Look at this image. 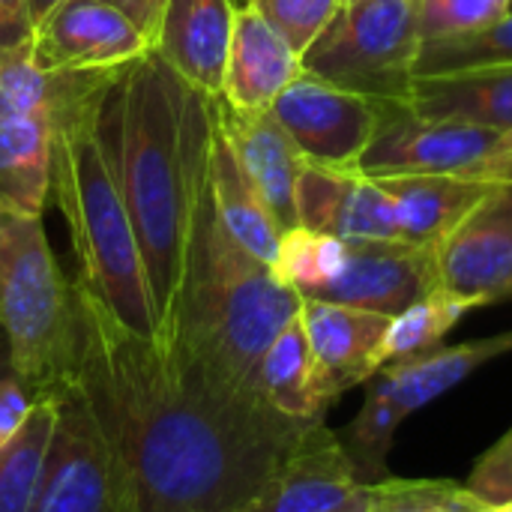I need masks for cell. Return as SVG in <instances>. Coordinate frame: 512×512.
<instances>
[{"mask_svg": "<svg viewBox=\"0 0 512 512\" xmlns=\"http://www.w3.org/2000/svg\"><path fill=\"white\" fill-rule=\"evenodd\" d=\"M297 225L339 240H399L390 198L357 168L306 165L297 180Z\"/></svg>", "mask_w": 512, "mask_h": 512, "instance_id": "e0dca14e", "label": "cell"}, {"mask_svg": "<svg viewBox=\"0 0 512 512\" xmlns=\"http://www.w3.org/2000/svg\"><path fill=\"white\" fill-rule=\"evenodd\" d=\"M390 198L399 240L435 249L492 189V183L459 174H405L375 180Z\"/></svg>", "mask_w": 512, "mask_h": 512, "instance_id": "ffe728a7", "label": "cell"}, {"mask_svg": "<svg viewBox=\"0 0 512 512\" xmlns=\"http://www.w3.org/2000/svg\"><path fill=\"white\" fill-rule=\"evenodd\" d=\"M366 507H369V492H366L357 504H351L348 510H342V512H366Z\"/></svg>", "mask_w": 512, "mask_h": 512, "instance_id": "60d3db41", "label": "cell"}, {"mask_svg": "<svg viewBox=\"0 0 512 512\" xmlns=\"http://www.w3.org/2000/svg\"><path fill=\"white\" fill-rule=\"evenodd\" d=\"M0 330L12 375L36 399L57 396L75 378L81 348L75 282L60 270L42 216L0 210Z\"/></svg>", "mask_w": 512, "mask_h": 512, "instance_id": "5b68a950", "label": "cell"}, {"mask_svg": "<svg viewBox=\"0 0 512 512\" xmlns=\"http://www.w3.org/2000/svg\"><path fill=\"white\" fill-rule=\"evenodd\" d=\"M369 492L339 432L312 423L246 512H342Z\"/></svg>", "mask_w": 512, "mask_h": 512, "instance_id": "5bb4252c", "label": "cell"}, {"mask_svg": "<svg viewBox=\"0 0 512 512\" xmlns=\"http://www.w3.org/2000/svg\"><path fill=\"white\" fill-rule=\"evenodd\" d=\"M243 3V0H240ZM303 57L306 48L324 33L345 0H249Z\"/></svg>", "mask_w": 512, "mask_h": 512, "instance_id": "4dcf8cb0", "label": "cell"}, {"mask_svg": "<svg viewBox=\"0 0 512 512\" xmlns=\"http://www.w3.org/2000/svg\"><path fill=\"white\" fill-rule=\"evenodd\" d=\"M420 42L477 33L512 9V0H411Z\"/></svg>", "mask_w": 512, "mask_h": 512, "instance_id": "f546056e", "label": "cell"}, {"mask_svg": "<svg viewBox=\"0 0 512 512\" xmlns=\"http://www.w3.org/2000/svg\"><path fill=\"white\" fill-rule=\"evenodd\" d=\"M345 252H348L345 240L297 225L282 231L273 273L282 285L297 291L303 300H315L339 276L345 264Z\"/></svg>", "mask_w": 512, "mask_h": 512, "instance_id": "83f0119b", "label": "cell"}, {"mask_svg": "<svg viewBox=\"0 0 512 512\" xmlns=\"http://www.w3.org/2000/svg\"><path fill=\"white\" fill-rule=\"evenodd\" d=\"M501 512H512V504H507V507H501Z\"/></svg>", "mask_w": 512, "mask_h": 512, "instance_id": "b9f144b4", "label": "cell"}, {"mask_svg": "<svg viewBox=\"0 0 512 512\" xmlns=\"http://www.w3.org/2000/svg\"><path fill=\"white\" fill-rule=\"evenodd\" d=\"M57 426V396L33 402L24 426L0 447V512H33Z\"/></svg>", "mask_w": 512, "mask_h": 512, "instance_id": "484cf974", "label": "cell"}, {"mask_svg": "<svg viewBox=\"0 0 512 512\" xmlns=\"http://www.w3.org/2000/svg\"><path fill=\"white\" fill-rule=\"evenodd\" d=\"M102 3H108L117 12H123L150 39V45H156V33H159V21H162V12H165V0H102Z\"/></svg>", "mask_w": 512, "mask_h": 512, "instance_id": "8d00e7d4", "label": "cell"}, {"mask_svg": "<svg viewBox=\"0 0 512 512\" xmlns=\"http://www.w3.org/2000/svg\"><path fill=\"white\" fill-rule=\"evenodd\" d=\"M150 48V39L102 0H66L33 33V60L51 75L117 72Z\"/></svg>", "mask_w": 512, "mask_h": 512, "instance_id": "7c38bea8", "label": "cell"}, {"mask_svg": "<svg viewBox=\"0 0 512 512\" xmlns=\"http://www.w3.org/2000/svg\"><path fill=\"white\" fill-rule=\"evenodd\" d=\"M471 312V306L444 288L429 291L408 309L390 318L381 342V369L417 354H426L444 342V336Z\"/></svg>", "mask_w": 512, "mask_h": 512, "instance_id": "4316f807", "label": "cell"}, {"mask_svg": "<svg viewBox=\"0 0 512 512\" xmlns=\"http://www.w3.org/2000/svg\"><path fill=\"white\" fill-rule=\"evenodd\" d=\"M459 492L453 480H405L387 477L369 486L366 512H447Z\"/></svg>", "mask_w": 512, "mask_h": 512, "instance_id": "1f68e13d", "label": "cell"}, {"mask_svg": "<svg viewBox=\"0 0 512 512\" xmlns=\"http://www.w3.org/2000/svg\"><path fill=\"white\" fill-rule=\"evenodd\" d=\"M408 105L426 117L507 132L512 129V66L414 78Z\"/></svg>", "mask_w": 512, "mask_h": 512, "instance_id": "44dd1931", "label": "cell"}, {"mask_svg": "<svg viewBox=\"0 0 512 512\" xmlns=\"http://www.w3.org/2000/svg\"><path fill=\"white\" fill-rule=\"evenodd\" d=\"M471 180L512 183V129L498 135V141L489 147V153L483 156V162L471 171Z\"/></svg>", "mask_w": 512, "mask_h": 512, "instance_id": "e575fe53", "label": "cell"}, {"mask_svg": "<svg viewBox=\"0 0 512 512\" xmlns=\"http://www.w3.org/2000/svg\"><path fill=\"white\" fill-rule=\"evenodd\" d=\"M207 189L210 201L225 225V231L258 261L273 267L282 228L270 216L267 204L255 192L249 174L237 162L231 144L213 123V141H210V162H207Z\"/></svg>", "mask_w": 512, "mask_h": 512, "instance_id": "7402d4cb", "label": "cell"}, {"mask_svg": "<svg viewBox=\"0 0 512 512\" xmlns=\"http://www.w3.org/2000/svg\"><path fill=\"white\" fill-rule=\"evenodd\" d=\"M234 0H165L156 33L162 60L207 99L222 93Z\"/></svg>", "mask_w": 512, "mask_h": 512, "instance_id": "d6986e66", "label": "cell"}, {"mask_svg": "<svg viewBox=\"0 0 512 512\" xmlns=\"http://www.w3.org/2000/svg\"><path fill=\"white\" fill-rule=\"evenodd\" d=\"M66 0H27V18H30V30L36 33Z\"/></svg>", "mask_w": 512, "mask_h": 512, "instance_id": "74e56055", "label": "cell"}, {"mask_svg": "<svg viewBox=\"0 0 512 512\" xmlns=\"http://www.w3.org/2000/svg\"><path fill=\"white\" fill-rule=\"evenodd\" d=\"M417 48L411 0H345L300 63L303 72L342 90L408 105Z\"/></svg>", "mask_w": 512, "mask_h": 512, "instance_id": "52a82bcc", "label": "cell"}, {"mask_svg": "<svg viewBox=\"0 0 512 512\" xmlns=\"http://www.w3.org/2000/svg\"><path fill=\"white\" fill-rule=\"evenodd\" d=\"M300 306L303 297L225 231L207 189L159 345L216 384L258 393V363L273 339L300 315Z\"/></svg>", "mask_w": 512, "mask_h": 512, "instance_id": "3957f363", "label": "cell"}, {"mask_svg": "<svg viewBox=\"0 0 512 512\" xmlns=\"http://www.w3.org/2000/svg\"><path fill=\"white\" fill-rule=\"evenodd\" d=\"M84 387L117 456L129 512H246L312 423L210 381L120 327L78 282ZM318 423V420H315Z\"/></svg>", "mask_w": 512, "mask_h": 512, "instance_id": "6da1fadb", "label": "cell"}, {"mask_svg": "<svg viewBox=\"0 0 512 512\" xmlns=\"http://www.w3.org/2000/svg\"><path fill=\"white\" fill-rule=\"evenodd\" d=\"M36 396L27 390V384L18 375H6L0 378V447L24 426L30 408H33Z\"/></svg>", "mask_w": 512, "mask_h": 512, "instance_id": "836d02e7", "label": "cell"}, {"mask_svg": "<svg viewBox=\"0 0 512 512\" xmlns=\"http://www.w3.org/2000/svg\"><path fill=\"white\" fill-rule=\"evenodd\" d=\"M117 72L99 78L57 114L48 198L69 225L78 255L75 282L120 327L159 342L138 240L102 129V93Z\"/></svg>", "mask_w": 512, "mask_h": 512, "instance_id": "277c9868", "label": "cell"}, {"mask_svg": "<svg viewBox=\"0 0 512 512\" xmlns=\"http://www.w3.org/2000/svg\"><path fill=\"white\" fill-rule=\"evenodd\" d=\"M300 321L312 348L315 387L324 408L381 372V342L390 318L342 303L303 300Z\"/></svg>", "mask_w": 512, "mask_h": 512, "instance_id": "9a60e30c", "label": "cell"}, {"mask_svg": "<svg viewBox=\"0 0 512 512\" xmlns=\"http://www.w3.org/2000/svg\"><path fill=\"white\" fill-rule=\"evenodd\" d=\"M234 3H240V0H234Z\"/></svg>", "mask_w": 512, "mask_h": 512, "instance_id": "7bdbcfd3", "label": "cell"}, {"mask_svg": "<svg viewBox=\"0 0 512 512\" xmlns=\"http://www.w3.org/2000/svg\"><path fill=\"white\" fill-rule=\"evenodd\" d=\"M210 111L276 225L297 228V180L306 162L273 111H237L222 96L210 99Z\"/></svg>", "mask_w": 512, "mask_h": 512, "instance_id": "2e32d148", "label": "cell"}, {"mask_svg": "<svg viewBox=\"0 0 512 512\" xmlns=\"http://www.w3.org/2000/svg\"><path fill=\"white\" fill-rule=\"evenodd\" d=\"M501 132L459 120H438L402 102H381L378 126L357 162L363 177H405V174H459L483 162Z\"/></svg>", "mask_w": 512, "mask_h": 512, "instance_id": "9c48e42d", "label": "cell"}, {"mask_svg": "<svg viewBox=\"0 0 512 512\" xmlns=\"http://www.w3.org/2000/svg\"><path fill=\"white\" fill-rule=\"evenodd\" d=\"M105 75L111 72H42L33 60V42L0 48V120L24 114H45L57 120L72 99Z\"/></svg>", "mask_w": 512, "mask_h": 512, "instance_id": "d4e9b609", "label": "cell"}, {"mask_svg": "<svg viewBox=\"0 0 512 512\" xmlns=\"http://www.w3.org/2000/svg\"><path fill=\"white\" fill-rule=\"evenodd\" d=\"M303 72L300 54L249 3H234V24L222 78V99L237 111H267Z\"/></svg>", "mask_w": 512, "mask_h": 512, "instance_id": "ac0fdd59", "label": "cell"}, {"mask_svg": "<svg viewBox=\"0 0 512 512\" xmlns=\"http://www.w3.org/2000/svg\"><path fill=\"white\" fill-rule=\"evenodd\" d=\"M54 117L0 120V210L42 216L51 192Z\"/></svg>", "mask_w": 512, "mask_h": 512, "instance_id": "603a6c76", "label": "cell"}, {"mask_svg": "<svg viewBox=\"0 0 512 512\" xmlns=\"http://www.w3.org/2000/svg\"><path fill=\"white\" fill-rule=\"evenodd\" d=\"M12 372V357H9V342L6 333L0 330V378H6Z\"/></svg>", "mask_w": 512, "mask_h": 512, "instance_id": "ab89813d", "label": "cell"}, {"mask_svg": "<svg viewBox=\"0 0 512 512\" xmlns=\"http://www.w3.org/2000/svg\"><path fill=\"white\" fill-rule=\"evenodd\" d=\"M447 512H501V507H492V504L480 501L477 495H471L465 486H459V492H456V498H453Z\"/></svg>", "mask_w": 512, "mask_h": 512, "instance_id": "f35d334b", "label": "cell"}, {"mask_svg": "<svg viewBox=\"0 0 512 512\" xmlns=\"http://www.w3.org/2000/svg\"><path fill=\"white\" fill-rule=\"evenodd\" d=\"M438 288L471 309L512 300V183L489 195L435 246Z\"/></svg>", "mask_w": 512, "mask_h": 512, "instance_id": "8fae6325", "label": "cell"}, {"mask_svg": "<svg viewBox=\"0 0 512 512\" xmlns=\"http://www.w3.org/2000/svg\"><path fill=\"white\" fill-rule=\"evenodd\" d=\"M270 111L306 165L357 168L378 126L381 102L300 72L276 96Z\"/></svg>", "mask_w": 512, "mask_h": 512, "instance_id": "30bf717a", "label": "cell"}, {"mask_svg": "<svg viewBox=\"0 0 512 512\" xmlns=\"http://www.w3.org/2000/svg\"><path fill=\"white\" fill-rule=\"evenodd\" d=\"M495 66H512V9L504 18H498L495 24L477 33L420 42L414 60V78L495 69Z\"/></svg>", "mask_w": 512, "mask_h": 512, "instance_id": "f1b7e54d", "label": "cell"}, {"mask_svg": "<svg viewBox=\"0 0 512 512\" xmlns=\"http://www.w3.org/2000/svg\"><path fill=\"white\" fill-rule=\"evenodd\" d=\"M504 354H512V330L459 345H438L426 354L390 363L381 372H375L366 381L369 387L357 417L351 420V426L339 432V441L351 456L360 483L372 486L390 477V450L399 426L411 414L447 396L450 390L465 384L477 369Z\"/></svg>", "mask_w": 512, "mask_h": 512, "instance_id": "8992f818", "label": "cell"}, {"mask_svg": "<svg viewBox=\"0 0 512 512\" xmlns=\"http://www.w3.org/2000/svg\"><path fill=\"white\" fill-rule=\"evenodd\" d=\"M33 512H129L111 441L72 378L57 393V426Z\"/></svg>", "mask_w": 512, "mask_h": 512, "instance_id": "ba28073f", "label": "cell"}, {"mask_svg": "<svg viewBox=\"0 0 512 512\" xmlns=\"http://www.w3.org/2000/svg\"><path fill=\"white\" fill-rule=\"evenodd\" d=\"M255 384L264 402L291 420L315 423L327 417V408L318 399L312 348H309L300 315L264 351Z\"/></svg>", "mask_w": 512, "mask_h": 512, "instance_id": "cb8c5ba5", "label": "cell"}, {"mask_svg": "<svg viewBox=\"0 0 512 512\" xmlns=\"http://www.w3.org/2000/svg\"><path fill=\"white\" fill-rule=\"evenodd\" d=\"M339 276L315 297L378 315H399L438 288L435 249L405 240H345Z\"/></svg>", "mask_w": 512, "mask_h": 512, "instance_id": "4fadbf2b", "label": "cell"}, {"mask_svg": "<svg viewBox=\"0 0 512 512\" xmlns=\"http://www.w3.org/2000/svg\"><path fill=\"white\" fill-rule=\"evenodd\" d=\"M465 489L492 507L512 504V426L477 459Z\"/></svg>", "mask_w": 512, "mask_h": 512, "instance_id": "d6a6232c", "label": "cell"}, {"mask_svg": "<svg viewBox=\"0 0 512 512\" xmlns=\"http://www.w3.org/2000/svg\"><path fill=\"white\" fill-rule=\"evenodd\" d=\"M102 129L138 240L156 333L162 336L180 288L189 234L207 192L210 99L150 48L105 87Z\"/></svg>", "mask_w": 512, "mask_h": 512, "instance_id": "7a4b0ae2", "label": "cell"}, {"mask_svg": "<svg viewBox=\"0 0 512 512\" xmlns=\"http://www.w3.org/2000/svg\"><path fill=\"white\" fill-rule=\"evenodd\" d=\"M33 42L27 0H0V48Z\"/></svg>", "mask_w": 512, "mask_h": 512, "instance_id": "d590c367", "label": "cell"}]
</instances>
